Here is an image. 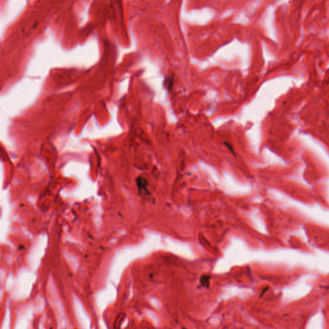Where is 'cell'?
I'll list each match as a JSON object with an SVG mask.
<instances>
[{
  "instance_id": "7a4b0ae2",
  "label": "cell",
  "mask_w": 329,
  "mask_h": 329,
  "mask_svg": "<svg viewBox=\"0 0 329 329\" xmlns=\"http://www.w3.org/2000/svg\"><path fill=\"white\" fill-rule=\"evenodd\" d=\"M210 276L207 275H204L201 278L200 282H201V284L203 286H204L206 288H208L210 285Z\"/></svg>"
},
{
  "instance_id": "6da1fadb",
  "label": "cell",
  "mask_w": 329,
  "mask_h": 329,
  "mask_svg": "<svg viewBox=\"0 0 329 329\" xmlns=\"http://www.w3.org/2000/svg\"><path fill=\"white\" fill-rule=\"evenodd\" d=\"M137 185L139 189V192L141 196L147 198L149 195V192L147 190V182L143 178H139L137 179Z\"/></svg>"
}]
</instances>
